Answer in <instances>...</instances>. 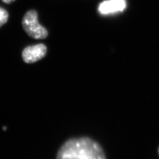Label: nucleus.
<instances>
[{
  "label": "nucleus",
  "mask_w": 159,
  "mask_h": 159,
  "mask_svg": "<svg viewBox=\"0 0 159 159\" xmlns=\"http://www.w3.org/2000/svg\"><path fill=\"white\" fill-rule=\"evenodd\" d=\"M22 24L25 32L33 39H44L48 35L47 30L39 22L38 14L35 10L26 12L23 17Z\"/></svg>",
  "instance_id": "f03ea898"
},
{
  "label": "nucleus",
  "mask_w": 159,
  "mask_h": 159,
  "mask_svg": "<svg viewBox=\"0 0 159 159\" xmlns=\"http://www.w3.org/2000/svg\"><path fill=\"white\" fill-rule=\"evenodd\" d=\"M125 0H106L102 2L98 7V11L102 15L121 11L125 9Z\"/></svg>",
  "instance_id": "20e7f679"
},
{
  "label": "nucleus",
  "mask_w": 159,
  "mask_h": 159,
  "mask_svg": "<svg viewBox=\"0 0 159 159\" xmlns=\"http://www.w3.org/2000/svg\"><path fill=\"white\" fill-rule=\"evenodd\" d=\"M8 13L2 7H0V27L4 25L8 21Z\"/></svg>",
  "instance_id": "39448f33"
},
{
  "label": "nucleus",
  "mask_w": 159,
  "mask_h": 159,
  "mask_svg": "<svg viewBox=\"0 0 159 159\" xmlns=\"http://www.w3.org/2000/svg\"></svg>",
  "instance_id": "0eeeda50"
},
{
  "label": "nucleus",
  "mask_w": 159,
  "mask_h": 159,
  "mask_svg": "<svg viewBox=\"0 0 159 159\" xmlns=\"http://www.w3.org/2000/svg\"><path fill=\"white\" fill-rule=\"evenodd\" d=\"M2 1L6 4H10L12 2H14L15 0H2Z\"/></svg>",
  "instance_id": "423d86ee"
},
{
  "label": "nucleus",
  "mask_w": 159,
  "mask_h": 159,
  "mask_svg": "<svg viewBox=\"0 0 159 159\" xmlns=\"http://www.w3.org/2000/svg\"><path fill=\"white\" fill-rule=\"evenodd\" d=\"M56 159H106V156L98 143L88 137H80L64 143Z\"/></svg>",
  "instance_id": "f257e3e1"
},
{
  "label": "nucleus",
  "mask_w": 159,
  "mask_h": 159,
  "mask_svg": "<svg viewBox=\"0 0 159 159\" xmlns=\"http://www.w3.org/2000/svg\"><path fill=\"white\" fill-rule=\"evenodd\" d=\"M47 47L43 44L26 47L23 51L24 61L27 63H33L42 59L46 56Z\"/></svg>",
  "instance_id": "7ed1b4c3"
}]
</instances>
